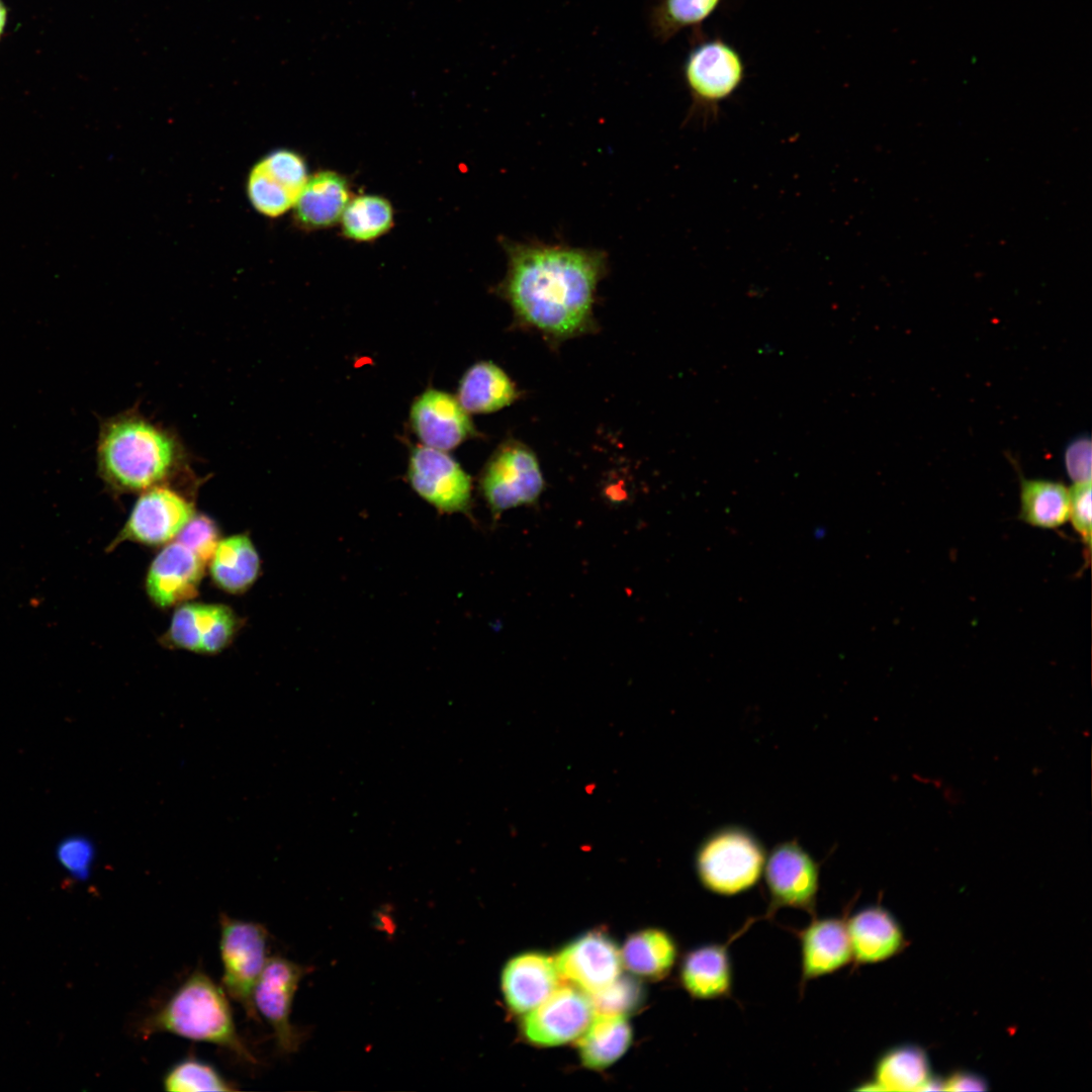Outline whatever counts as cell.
I'll use <instances>...</instances> for the list:
<instances>
[{"label":"cell","mask_w":1092,"mask_h":1092,"mask_svg":"<svg viewBox=\"0 0 1092 1092\" xmlns=\"http://www.w3.org/2000/svg\"><path fill=\"white\" fill-rule=\"evenodd\" d=\"M167 1091H234L236 1087L229 1082L212 1065L186 1058L172 1066L163 1078Z\"/></svg>","instance_id":"31"},{"label":"cell","mask_w":1092,"mask_h":1092,"mask_svg":"<svg viewBox=\"0 0 1092 1092\" xmlns=\"http://www.w3.org/2000/svg\"><path fill=\"white\" fill-rule=\"evenodd\" d=\"M930 1077L926 1053L917 1045L903 1044L882 1055L868 1090L921 1091Z\"/></svg>","instance_id":"26"},{"label":"cell","mask_w":1092,"mask_h":1092,"mask_svg":"<svg viewBox=\"0 0 1092 1092\" xmlns=\"http://www.w3.org/2000/svg\"><path fill=\"white\" fill-rule=\"evenodd\" d=\"M193 516V506L183 495L165 486L151 487L141 494L107 550L126 540L145 545L167 543L180 534Z\"/></svg>","instance_id":"11"},{"label":"cell","mask_w":1092,"mask_h":1092,"mask_svg":"<svg viewBox=\"0 0 1092 1092\" xmlns=\"http://www.w3.org/2000/svg\"><path fill=\"white\" fill-rule=\"evenodd\" d=\"M852 958L859 964L878 963L897 953L903 932L890 912L880 906L861 909L846 922Z\"/></svg>","instance_id":"21"},{"label":"cell","mask_w":1092,"mask_h":1092,"mask_svg":"<svg viewBox=\"0 0 1092 1092\" xmlns=\"http://www.w3.org/2000/svg\"><path fill=\"white\" fill-rule=\"evenodd\" d=\"M594 1015L590 997L575 986H564L526 1013L523 1032L534 1044L559 1045L579 1037Z\"/></svg>","instance_id":"13"},{"label":"cell","mask_w":1092,"mask_h":1092,"mask_svg":"<svg viewBox=\"0 0 1092 1092\" xmlns=\"http://www.w3.org/2000/svg\"><path fill=\"white\" fill-rule=\"evenodd\" d=\"M406 478L413 490L440 514L472 519V479L448 452L422 444L413 447Z\"/></svg>","instance_id":"8"},{"label":"cell","mask_w":1092,"mask_h":1092,"mask_svg":"<svg viewBox=\"0 0 1092 1092\" xmlns=\"http://www.w3.org/2000/svg\"><path fill=\"white\" fill-rule=\"evenodd\" d=\"M303 157L288 149L275 150L251 170L247 192L253 207L268 217L288 211L308 179Z\"/></svg>","instance_id":"12"},{"label":"cell","mask_w":1092,"mask_h":1092,"mask_svg":"<svg viewBox=\"0 0 1092 1092\" xmlns=\"http://www.w3.org/2000/svg\"><path fill=\"white\" fill-rule=\"evenodd\" d=\"M239 626V618L228 606L189 603L175 610L166 640L177 648L215 654L231 643Z\"/></svg>","instance_id":"15"},{"label":"cell","mask_w":1092,"mask_h":1092,"mask_svg":"<svg viewBox=\"0 0 1092 1092\" xmlns=\"http://www.w3.org/2000/svg\"><path fill=\"white\" fill-rule=\"evenodd\" d=\"M559 973L552 958L536 951L512 958L502 973V991L516 1013H528L556 989Z\"/></svg>","instance_id":"18"},{"label":"cell","mask_w":1092,"mask_h":1092,"mask_svg":"<svg viewBox=\"0 0 1092 1092\" xmlns=\"http://www.w3.org/2000/svg\"><path fill=\"white\" fill-rule=\"evenodd\" d=\"M682 63L684 83L691 97L686 121H717L722 103L732 97L746 77L740 52L721 36L692 38Z\"/></svg>","instance_id":"4"},{"label":"cell","mask_w":1092,"mask_h":1092,"mask_svg":"<svg viewBox=\"0 0 1092 1092\" xmlns=\"http://www.w3.org/2000/svg\"><path fill=\"white\" fill-rule=\"evenodd\" d=\"M762 873L772 911L793 907L814 914L819 867L797 841L777 844L765 859Z\"/></svg>","instance_id":"10"},{"label":"cell","mask_w":1092,"mask_h":1092,"mask_svg":"<svg viewBox=\"0 0 1092 1092\" xmlns=\"http://www.w3.org/2000/svg\"><path fill=\"white\" fill-rule=\"evenodd\" d=\"M218 536L217 526L210 518L194 515L177 536V541L206 563L219 542Z\"/></svg>","instance_id":"33"},{"label":"cell","mask_w":1092,"mask_h":1092,"mask_svg":"<svg viewBox=\"0 0 1092 1092\" xmlns=\"http://www.w3.org/2000/svg\"><path fill=\"white\" fill-rule=\"evenodd\" d=\"M589 997L595 1013L625 1015L639 1005L642 989L634 979L619 976L614 982Z\"/></svg>","instance_id":"32"},{"label":"cell","mask_w":1092,"mask_h":1092,"mask_svg":"<svg viewBox=\"0 0 1092 1092\" xmlns=\"http://www.w3.org/2000/svg\"><path fill=\"white\" fill-rule=\"evenodd\" d=\"M307 968L282 957L267 959L255 986L253 1000L256 1011L271 1025L276 1046L282 1054L295 1053L302 1033L290 1021L292 1001Z\"/></svg>","instance_id":"9"},{"label":"cell","mask_w":1092,"mask_h":1092,"mask_svg":"<svg viewBox=\"0 0 1092 1092\" xmlns=\"http://www.w3.org/2000/svg\"><path fill=\"white\" fill-rule=\"evenodd\" d=\"M410 424L422 445L446 452L478 437L470 415L457 397L436 388H427L415 398Z\"/></svg>","instance_id":"14"},{"label":"cell","mask_w":1092,"mask_h":1092,"mask_svg":"<svg viewBox=\"0 0 1092 1092\" xmlns=\"http://www.w3.org/2000/svg\"><path fill=\"white\" fill-rule=\"evenodd\" d=\"M555 964L560 977L593 994L621 975L622 957L611 937L601 931H589L564 946Z\"/></svg>","instance_id":"16"},{"label":"cell","mask_w":1092,"mask_h":1092,"mask_svg":"<svg viewBox=\"0 0 1092 1092\" xmlns=\"http://www.w3.org/2000/svg\"><path fill=\"white\" fill-rule=\"evenodd\" d=\"M946 1091H985L987 1082L981 1076L971 1072H959L943 1081Z\"/></svg>","instance_id":"37"},{"label":"cell","mask_w":1092,"mask_h":1092,"mask_svg":"<svg viewBox=\"0 0 1092 1092\" xmlns=\"http://www.w3.org/2000/svg\"><path fill=\"white\" fill-rule=\"evenodd\" d=\"M478 486L492 519L498 520L508 510L536 504L545 489V479L535 452L508 438L485 462Z\"/></svg>","instance_id":"6"},{"label":"cell","mask_w":1092,"mask_h":1092,"mask_svg":"<svg viewBox=\"0 0 1092 1092\" xmlns=\"http://www.w3.org/2000/svg\"><path fill=\"white\" fill-rule=\"evenodd\" d=\"M393 207L388 199L376 194L352 197L341 216L342 234L355 242H372L393 225Z\"/></svg>","instance_id":"30"},{"label":"cell","mask_w":1092,"mask_h":1092,"mask_svg":"<svg viewBox=\"0 0 1092 1092\" xmlns=\"http://www.w3.org/2000/svg\"><path fill=\"white\" fill-rule=\"evenodd\" d=\"M724 0H657L650 8L648 24L652 36L660 43L671 40L690 28L692 38L702 36L703 24L722 5Z\"/></svg>","instance_id":"28"},{"label":"cell","mask_w":1092,"mask_h":1092,"mask_svg":"<svg viewBox=\"0 0 1092 1092\" xmlns=\"http://www.w3.org/2000/svg\"><path fill=\"white\" fill-rule=\"evenodd\" d=\"M59 859L70 874L77 879H86L92 860V850L88 842L81 840L65 841L59 848Z\"/></svg>","instance_id":"36"},{"label":"cell","mask_w":1092,"mask_h":1092,"mask_svg":"<svg viewBox=\"0 0 1092 1092\" xmlns=\"http://www.w3.org/2000/svg\"><path fill=\"white\" fill-rule=\"evenodd\" d=\"M1019 519L1040 529H1057L1069 521L1070 489L1049 479H1022Z\"/></svg>","instance_id":"27"},{"label":"cell","mask_w":1092,"mask_h":1092,"mask_svg":"<svg viewBox=\"0 0 1092 1092\" xmlns=\"http://www.w3.org/2000/svg\"><path fill=\"white\" fill-rule=\"evenodd\" d=\"M204 562L177 540L155 557L148 570L146 588L161 608L181 604L196 596Z\"/></svg>","instance_id":"17"},{"label":"cell","mask_w":1092,"mask_h":1092,"mask_svg":"<svg viewBox=\"0 0 1092 1092\" xmlns=\"http://www.w3.org/2000/svg\"><path fill=\"white\" fill-rule=\"evenodd\" d=\"M764 862L761 842L740 826H725L713 831L696 854V870L703 886L725 896L753 887L763 872Z\"/></svg>","instance_id":"5"},{"label":"cell","mask_w":1092,"mask_h":1092,"mask_svg":"<svg viewBox=\"0 0 1092 1092\" xmlns=\"http://www.w3.org/2000/svg\"><path fill=\"white\" fill-rule=\"evenodd\" d=\"M680 982L694 998L729 996L732 970L727 945L712 943L689 951L681 962Z\"/></svg>","instance_id":"23"},{"label":"cell","mask_w":1092,"mask_h":1092,"mask_svg":"<svg viewBox=\"0 0 1092 1092\" xmlns=\"http://www.w3.org/2000/svg\"><path fill=\"white\" fill-rule=\"evenodd\" d=\"M676 944L660 929H645L631 934L624 943L622 963L633 974L646 979H662L675 963Z\"/></svg>","instance_id":"29"},{"label":"cell","mask_w":1092,"mask_h":1092,"mask_svg":"<svg viewBox=\"0 0 1092 1092\" xmlns=\"http://www.w3.org/2000/svg\"><path fill=\"white\" fill-rule=\"evenodd\" d=\"M352 198L348 179L332 170H322L308 177L293 204L298 228L315 231L340 221Z\"/></svg>","instance_id":"19"},{"label":"cell","mask_w":1092,"mask_h":1092,"mask_svg":"<svg viewBox=\"0 0 1092 1092\" xmlns=\"http://www.w3.org/2000/svg\"><path fill=\"white\" fill-rule=\"evenodd\" d=\"M507 271L493 292L511 307L514 324L552 348L597 330L598 287L608 256L598 249L503 239Z\"/></svg>","instance_id":"1"},{"label":"cell","mask_w":1092,"mask_h":1092,"mask_svg":"<svg viewBox=\"0 0 1092 1092\" xmlns=\"http://www.w3.org/2000/svg\"><path fill=\"white\" fill-rule=\"evenodd\" d=\"M97 472L113 492L145 491L182 466V445L169 430L125 412L100 422Z\"/></svg>","instance_id":"2"},{"label":"cell","mask_w":1092,"mask_h":1092,"mask_svg":"<svg viewBox=\"0 0 1092 1092\" xmlns=\"http://www.w3.org/2000/svg\"><path fill=\"white\" fill-rule=\"evenodd\" d=\"M222 984L228 995L256 1019L253 995L265 967L268 932L256 922L219 917Z\"/></svg>","instance_id":"7"},{"label":"cell","mask_w":1092,"mask_h":1092,"mask_svg":"<svg viewBox=\"0 0 1092 1092\" xmlns=\"http://www.w3.org/2000/svg\"><path fill=\"white\" fill-rule=\"evenodd\" d=\"M146 1037L169 1032L226 1049L249 1063L255 1057L241 1039L222 990L203 972H193L142 1027Z\"/></svg>","instance_id":"3"},{"label":"cell","mask_w":1092,"mask_h":1092,"mask_svg":"<svg viewBox=\"0 0 1092 1092\" xmlns=\"http://www.w3.org/2000/svg\"><path fill=\"white\" fill-rule=\"evenodd\" d=\"M1070 489L1069 521L1084 544L1091 547V481L1075 482Z\"/></svg>","instance_id":"34"},{"label":"cell","mask_w":1092,"mask_h":1092,"mask_svg":"<svg viewBox=\"0 0 1092 1092\" xmlns=\"http://www.w3.org/2000/svg\"><path fill=\"white\" fill-rule=\"evenodd\" d=\"M516 383L498 365L478 361L462 375L457 399L469 414H490L514 403L520 397Z\"/></svg>","instance_id":"22"},{"label":"cell","mask_w":1092,"mask_h":1092,"mask_svg":"<svg viewBox=\"0 0 1092 1092\" xmlns=\"http://www.w3.org/2000/svg\"><path fill=\"white\" fill-rule=\"evenodd\" d=\"M214 583L224 592L241 594L251 587L260 572V557L248 535L219 540L210 560Z\"/></svg>","instance_id":"24"},{"label":"cell","mask_w":1092,"mask_h":1092,"mask_svg":"<svg viewBox=\"0 0 1092 1092\" xmlns=\"http://www.w3.org/2000/svg\"><path fill=\"white\" fill-rule=\"evenodd\" d=\"M1067 473L1075 482L1091 481V443L1087 438L1074 440L1066 449Z\"/></svg>","instance_id":"35"},{"label":"cell","mask_w":1092,"mask_h":1092,"mask_svg":"<svg viewBox=\"0 0 1092 1092\" xmlns=\"http://www.w3.org/2000/svg\"><path fill=\"white\" fill-rule=\"evenodd\" d=\"M802 981L833 973L852 958L846 923L838 918L812 921L800 932Z\"/></svg>","instance_id":"20"},{"label":"cell","mask_w":1092,"mask_h":1092,"mask_svg":"<svg viewBox=\"0 0 1092 1092\" xmlns=\"http://www.w3.org/2000/svg\"><path fill=\"white\" fill-rule=\"evenodd\" d=\"M5 21H6V9H5V6L3 5V3L0 1V35H1L2 30L4 28Z\"/></svg>","instance_id":"38"},{"label":"cell","mask_w":1092,"mask_h":1092,"mask_svg":"<svg viewBox=\"0 0 1092 1092\" xmlns=\"http://www.w3.org/2000/svg\"><path fill=\"white\" fill-rule=\"evenodd\" d=\"M631 1039L632 1029L625 1015L595 1013L577 1040L580 1060L589 1069L607 1068L625 1054Z\"/></svg>","instance_id":"25"}]
</instances>
